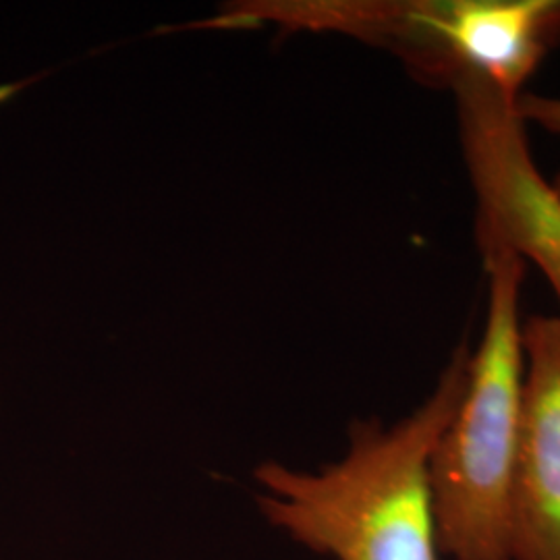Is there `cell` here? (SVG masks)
Listing matches in <instances>:
<instances>
[{
  "instance_id": "1",
  "label": "cell",
  "mask_w": 560,
  "mask_h": 560,
  "mask_svg": "<svg viewBox=\"0 0 560 560\" xmlns=\"http://www.w3.org/2000/svg\"><path fill=\"white\" fill-rule=\"evenodd\" d=\"M469 355L460 342L430 397L397 423L355 421L347 453L318 471L260 463L261 517L324 559H444L430 467L459 407Z\"/></svg>"
},
{
  "instance_id": "3",
  "label": "cell",
  "mask_w": 560,
  "mask_h": 560,
  "mask_svg": "<svg viewBox=\"0 0 560 560\" xmlns=\"http://www.w3.org/2000/svg\"><path fill=\"white\" fill-rule=\"evenodd\" d=\"M241 20L355 38L390 52L423 85L453 94L488 83L511 101L560 46V0H254L219 15Z\"/></svg>"
},
{
  "instance_id": "6",
  "label": "cell",
  "mask_w": 560,
  "mask_h": 560,
  "mask_svg": "<svg viewBox=\"0 0 560 560\" xmlns=\"http://www.w3.org/2000/svg\"><path fill=\"white\" fill-rule=\"evenodd\" d=\"M517 115L525 125L534 122L541 129L560 136V96H536L523 92L517 101ZM550 183L560 196V168Z\"/></svg>"
},
{
  "instance_id": "4",
  "label": "cell",
  "mask_w": 560,
  "mask_h": 560,
  "mask_svg": "<svg viewBox=\"0 0 560 560\" xmlns=\"http://www.w3.org/2000/svg\"><path fill=\"white\" fill-rule=\"evenodd\" d=\"M453 96L480 254L502 249L532 261L560 301V196L536 166L517 101L488 83L460 85Z\"/></svg>"
},
{
  "instance_id": "5",
  "label": "cell",
  "mask_w": 560,
  "mask_h": 560,
  "mask_svg": "<svg viewBox=\"0 0 560 560\" xmlns=\"http://www.w3.org/2000/svg\"><path fill=\"white\" fill-rule=\"evenodd\" d=\"M515 560H560V316L523 324Z\"/></svg>"
},
{
  "instance_id": "2",
  "label": "cell",
  "mask_w": 560,
  "mask_h": 560,
  "mask_svg": "<svg viewBox=\"0 0 560 560\" xmlns=\"http://www.w3.org/2000/svg\"><path fill=\"white\" fill-rule=\"evenodd\" d=\"M488 307L469 355L459 407L432 455V494L444 557L515 560V480L523 416L521 282L525 261L483 252Z\"/></svg>"
}]
</instances>
